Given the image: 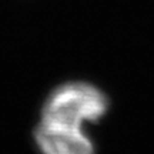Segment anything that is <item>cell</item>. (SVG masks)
I'll return each instance as SVG.
<instances>
[{
  "label": "cell",
  "mask_w": 154,
  "mask_h": 154,
  "mask_svg": "<svg viewBox=\"0 0 154 154\" xmlns=\"http://www.w3.org/2000/svg\"><path fill=\"white\" fill-rule=\"evenodd\" d=\"M109 110V99L100 88L84 82L56 87L42 107L40 124L63 131L82 133L83 123L99 121Z\"/></svg>",
  "instance_id": "6da1fadb"
},
{
  "label": "cell",
  "mask_w": 154,
  "mask_h": 154,
  "mask_svg": "<svg viewBox=\"0 0 154 154\" xmlns=\"http://www.w3.org/2000/svg\"><path fill=\"white\" fill-rule=\"evenodd\" d=\"M36 144L43 154H94V146L84 133H66L37 124Z\"/></svg>",
  "instance_id": "7a4b0ae2"
}]
</instances>
